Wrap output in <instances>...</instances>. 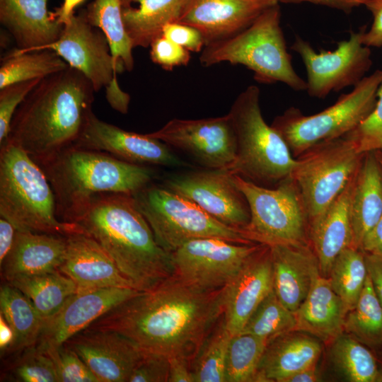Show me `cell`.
Here are the masks:
<instances>
[{"label": "cell", "mask_w": 382, "mask_h": 382, "mask_svg": "<svg viewBox=\"0 0 382 382\" xmlns=\"http://www.w3.org/2000/svg\"><path fill=\"white\" fill-rule=\"evenodd\" d=\"M361 250L366 253L382 255V215L364 238Z\"/></svg>", "instance_id": "obj_52"}, {"label": "cell", "mask_w": 382, "mask_h": 382, "mask_svg": "<svg viewBox=\"0 0 382 382\" xmlns=\"http://www.w3.org/2000/svg\"><path fill=\"white\" fill-rule=\"evenodd\" d=\"M48 0H0V23L23 53L56 41L64 27L47 9Z\"/></svg>", "instance_id": "obj_24"}, {"label": "cell", "mask_w": 382, "mask_h": 382, "mask_svg": "<svg viewBox=\"0 0 382 382\" xmlns=\"http://www.w3.org/2000/svg\"><path fill=\"white\" fill-rule=\"evenodd\" d=\"M85 0H64L60 7L52 11V16L62 25L69 22L74 15V8Z\"/></svg>", "instance_id": "obj_53"}, {"label": "cell", "mask_w": 382, "mask_h": 382, "mask_svg": "<svg viewBox=\"0 0 382 382\" xmlns=\"http://www.w3.org/2000/svg\"><path fill=\"white\" fill-rule=\"evenodd\" d=\"M17 229L7 219H0V265L11 251L15 241Z\"/></svg>", "instance_id": "obj_51"}, {"label": "cell", "mask_w": 382, "mask_h": 382, "mask_svg": "<svg viewBox=\"0 0 382 382\" xmlns=\"http://www.w3.org/2000/svg\"><path fill=\"white\" fill-rule=\"evenodd\" d=\"M294 313L279 300L272 290L258 305L241 332L249 333L267 342L282 334L295 330Z\"/></svg>", "instance_id": "obj_39"}, {"label": "cell", "mask_w": 382, "mask_h": 382, "mask_svg": "<svg viewBox=\"0 0 382 382\" xmlns=\"http://www.w3.org/2000/svg\"><path fill=\"white\" fill-rule=\"evenodd\" d=\"M151 61L166 71L186 66L191 59L190 52L162 35L150 45Z\"/></svg>", "instance_id": "obj_45"}, {"label": "cell", "mask_w": 382, "mask_h": 382, "mask_svg": "<svg viewBox=\"0 0 382 382\" xmlns=\"http://www.w3.org/2000/svg\"><path fill=\"white\" fill-rule=\"evenodd\" d=\"M162 35L190 52H201L205 47L204 37L197 29L178 22L167 24Z\"/></svg>", "instance_id": "obj_47"}, {"label": "cell", "mask_w": 382, "mask_h": 382, "mask_svg": "<svg viewBox=\"0 0 382 382\" xmlns=\"http://www.w3.org/2000/svg\"><path fill=\"white\" fill-rule=\"evenodd\" d=\"M381 85L382 69H378L326 109L306 115L291 107L275 117L271 126L296 158L314 144L344 137L356 128L374 110Z\"/></svg>", "instance_id": "obj_8"}, {"label": "cell", "mask_w": 382, "mask_h": 382, "mask_svg": "<svg viewBox=\"0 0 382 382\" xmlns=\"http://www.w3.org/2000/svg\"><path fill=\"white\" fill-rule=\"evenodd\" d=\"M322 352L320 340L297 330L270 340L260 361L255 381L285 382L291 376L316 366Z\"/></svg>", "instance_id": "obj_26"}, {"label": "cell", "mask_w": 382, "mask_h": 382, "mask_svg": "<svg viewBox=\"0 0 382 382\" xmlns=\"http://www.w3.org/2000/svg\"><path fill=\"white\" fill-rule=\"evenodd\" d=\"M46 49L54 51L70 66L81 71L96 92L106 87L110 105L120 112H127L129 97L118 86V71L108 41L100 30L86 20L81 11L64 25L56 41L37 50Z\"/></svg>", "instance_id": "obj_12"}, {"label": "cell", "mask_w": 382, "mask_h": 382, "mask_svg": "<svg viewBox=\"0 0 382 382\" xmlns=\"http://www.w3.org/2000/svg\"><path fill=\"white\" fill-rule=\"evenodd\" d=\"M261 245L216 238L189 241L170 253L174 275L202 290L221 289Z\"/></svg>", "instance_id": "obj_14"}, {"label": "cell", "mask_w": 382, "mask_h": 382, "mask_svg": "<svg viewBox=\"0 0 382 382\" xmlns=\"http://www.w3.org/2000/svg\"><path fill=\"white\" fill-rule=\"evenodd\" d=\"M66 249V236L17 230L13 247L0 265L1 277L7 282L57 271Z\"/></svg>", "instance_id": "obj_25"}, {"label": "cell", "mask_w": 382, "mask_h": 382, "mask_svg": "<svg viewBox=\"0 0 382 382\" xmlns=\"http://www.w3.org/2000/svg\"><path fill=\"white\" fill-rule=\"evenodd\" d=\"M95 93L70 66L42 79L16 110L6 140L37 164L49 160L76 143L93 112Z\"/></svg>", "instance_id": "obj_2"}, {"label": "cell", "mask_w": 382, "mask_h": 382, "mask_svg": "<svg viewBox=\"0 0 382 382\" xmlns=\"http://www.w3.org/2000/svg\"><path fill=\"white\" fill-rule=\"evenodd\" d=\"M330 344L331 362L347 381L382 382V363L368 347L345 332Z\"/></svg>", "instance_id": "obj_34"}, {"label": "cell", "mask_w": 382, "mask_h": 382, "mask_svg": "<svg viewBox=\"0 0 382 382\" xmlns=\"http://www.w3.org/2000/svg\"><path fill=\"white\" fill-rule=\"evenodd\" d=\"M133 196L157 243L169 254L189 241L203 238L256 244L245 231L221 223L166 187L148 185Z\"/></svg>", "instance_id": "obj_9"}, {"label": "cell", "mask_w": 382, "mask_h": 382, "mask_svg": "<svg viewBox=\"0 0 382 382\" xmlns=\"http://www.w3.org/2000/svg\"><path fill=\"white\" fill-rule=\"evenodd\" d=\"M364 252L354 247L343 250L335 259L328 279L348 311L353 309L367 277Z\"/></svg>", "instance_id": "obj_37"}, {"label": "cell", "mask_w": 382, "mask_h": 382, "mask_svg": "<svg viewBox=\"0 0 382 382\" xmlns=\"http://www.w3.org/2000/svg\"><path fill=\"white\" fill-rule=\"evenodd\" d=\"M344 332L376 354L382 349V306L369 275L355 307L347 313Z\"/></svg>", "instance_id": "obj_35"}, {"label": "cell", "mask_w": 382, "mask_h": 382, "mask_svg": "<svg viewBox=\"0 0 382 382\" xmlns=\"http://www.w3.org/2000/svg\"><path fill=\"white\" fill-rule=\"evenodd\" d=\"M169 359V376L168 382H195L190 361L183 356H173Z\"/></svg>", "instance_id": "obj_49"}, {"label": "cell", "mask_w": 382, "mask_h": 382, "mask_svg": "<svg viewBox=\"0 0 382 382\" xmlns=\"http://www.w3.org/2000/svg\"><path fill=\"white\" fill-rule=\"evenodd\" d=\"M41 79L18 82L0 88V145L8 137L16 110Z\"/></svg>", "instance_id": "obj_44"}, {"label": "cell", "mask_w": 382, "mask_h": 382, "mask_svg": "<svg viewBox=\"0 0 382 382\" xmlns=\"http://www.w3.org/2000/svg\"><path fill=\"white\" fill-rule=\"evenodd\" d=\"M187 0H135L137 8H122V19L134 48L148 47L168 23L178 22Z\"/></svg>", "instance_id": "obj_30"}, {"label": "cell", "mask_w": 382, "mask_h": 382, "mask_svg": "<svg viewBox=\"0 0 382 382\" xmlns=\"http://www.w3.org/2000/svg\"><path fill=\"white\" fill-rule=\"evenodd\" d=\"M273 290L270 247L262 244L224 288L223 320L231 336L240 333Z\"/></svg>", "instance_id": "obj_19"}, {"label": "cell", "mask_w": 382, "mask_h": 382, "mask_svg": "<svg viewBox=\"0 0 382 382\" xmlns=\"http://www.w3.org/2000/svg\"><path fill=\"white\" fill-rule=\"evenodd\" d=\"M368 275L382 306V255L364 253Z\"/></svg>", "instance_id": "obj_50"}, {"label": "cell", "mask_w": 382, "mask_h": 382, "mask_svg": "<svg viewBox=\"0 0 382 382\" xmlns=\"http://www.w3.org/2000/svg\"><path fill=\"white\" fill-rule=\"evenodd\" d=\"M0 309V314L14 334L13 343L4 354H18L35 346L45 320L31 301L20 290L6 282L1 286Z\"/></svg>", "instance_id": "obj_31"}, {"label": "cell", "mask_w": 382, "mask_h": 382, "mask_svg": "<svg viewBox=\"0 0 382 382\" xmlns=\"http://www.w3.org/2000/svg\"><path fill=\"white\" fill-rule=\"evenodd\" d=\"M347 313L345 303L333 290L328 277L320 275L294 313L295 330L330 343L344 332Z\"/></svg>", "instance_id": "obj_28"}, {"label": "cell", "mask_w": 382, "mask_h": 382, "mask_svg": "<svg viewBox=\"0 0 382 382\" xmlns=\"http://www.w3.org/2000/svg\"><path fill=\"white\" fill-rule=\"evenodd\" d=\"M42 351L52 359L58 382H99L79 356L64 345Z\"/></svg>", "instance_id": "obj_42"}, {"label": "cell", "mask_w": 382, "mask_h": 382, "mask_svg": "<svg viewBox=\"0 0 382 382\" xmlns=\"http://www.w3.org/2000/svg\"><path fill=\"white\" fill-rule=\"evenodd\" d=\"M9 368L16 381L58 382L52 359L35 345L18 353Z\"/></svg>", "instance_id": "obj_41"}, {"label": "cell", "mask_w": 382, "mask_h": 382, "mask_svg": "<svg viewBox=\"0 0 382 382\" xmlns=\"http://www.w3.org/2000/svg\"><path fill=\"white\" fill-rule=\"evenodd\" d=\"M77 224L137 291L150 290L174 274L170 254L157 243L133 195L96 197Z\"/></svg>", "instance_id": "obj_3"}, {"label": "cell", "mask_w": 382, "mask_h": 382, "mask_svg": "<svg viewBox=\"0 0 382 382\" xmlns=\"http://www.w3.org/2000/svg\"><path fill=\"white\" fill-rule=\"evenodd\" d=\"M376 354L377 355L378 358L379 359V360L382 363V349L381 351H379L378 352H377Z\"/></svg>", "instance_id": "obj_60"}, {"label": "cell", "mask_w": 382, "mask_h": 382, "mask_svg": "<svg viewBox=\"0 0 382 382\" xmlns=\"http://www.w3.org/2000/svg\"><path fill=\"white\" fill-rule=\"evenodd\" d=\"M232 177L249 205L250 219L244 231L251 241L268 245L311 244L308 214L291 175L274 187Z\"/></svg>", "instance_id": "obj_10"}, {"label": "cell", "mask_w": 382, "mask_h": 382, "mask_svg": "<svg viewBox=\"0 0 382 382\" xmlns=\"http://www.w3.org/2000/svg\"><path fill=\"white\" fill-rule=\"evenodd\" d=\"M169 376L168 357L144 352L128 382H166Z\"/></svg>", "instance_id": "obj_46"}, {"label": "cell", "mask_w": 382, "mask_h": 382, "mask_svg": "<svg viewBox=\"0 0 382 382\" xmlns=\"http://www.w3.org/2000/svg\"><path fill=\"white\" fill-rule=\"evenodd\" d=\"M74 146L105 152L137 165L180 164V161L164 142L147 134L128 132L104 122L98 119L93 112Z\"/></svg>", "instance_id": "obj_18"}, {"label": "cell", "mask_w": 382, "mask_h": 382, "mask_svg": "<svg viewBox=\"0 0 382 382\" xmlns=\"http://www.w3.org/2000/svg\"><path fill=\"white\" fill-rule=\"evenodd\" d=\"M14 340L13 332L4 316L0 314V349L4 354L12 345Z\"/></svg>", "instance_id": "obj_55"}, {"label": "cell", "mask_w": 382, "mask_h": 382, "mask_svg": "<svg viewBox=\"0 0 382 382\" xmlns=\"http://www.w3.org/2000/svg\"><path fill=\"white\" fill-rule=\"evenodd\" d=\"M123 8L131 6L132 2H135V0H121Z\"/></svg>", "instance_id": "obj_58"}, {"label": "cell", "mask_w": 382, "mask_h": 382, "mask_svg": "<svg viewBox=\"0 0 382 382\" xmlns=\"http://www.w3.org/2000/svg\"><path fill=\"white\" fill-rule=\"evenodd\" d=\"M59 271L75 282L77 293L110 287L134 289L102 246L86 233L66 236Z\"/></svg>", "instance_id": "obj_22"}, {"label": "cell", "mask_w": 382, "mask_h": 382, "mask_svg": "<svg viewBox=\"0 0 382 382\" xmlns=\"http://www.w3.org/2000/svg\"><path fill=\"white\" fill-rule=\"evenodd\" d=\"M354 177L325 212L310 224V243L323 277H328L332 265L340 252L354 247L350 200Z\"/></svg>", "instance_id": "obj_27"}, {"label": "cell", "mask_w": 382, "mask_h": 382, "mask_svg": "<svg viewBox=\"0 0 382 382\" xmlns=\"http://www.w3.org/2000/svg\"><path fill=\"white\" fill-rule=\"evenodd\" d=\"M316 366L303 369L288 378L285 382H316L320 380Z\"/></svg>", "instance_id": "obj_56"}, {"label": "cell", "mask_w": 382, "mask_h": 382, "mask_svg": "<svg viewBox=\"0 0 382 382\" xmlns=\"http://www.w3.org/2000/svg\"><path fill=\"white\" fill-rule=\"evenodd\" d=\"M38 165L53 190L57 217L77 223L103 194L134 195L149 185L154 172L112 155L72 146Z\"/></svg>", "instance_id": "obj_4"}, {"label": "cell", "mask_w": 382, "mask_h": 382, "mask_svg": "<svg viewBox=\"0 0 382 382\" xmlns=\"http://www.w3.org/2000/svg\"><path fill=\"white\" fill-rule=\"evenodd\" d=\"M7 283L24 294L45 321L56 315L77 293L75 282L59 270L22 276Z\"/></svg>", "instance_id": "obj_33"}, {"label": "cell", "mask_w": 382, "mask_h": 382, "mask_svg": "<svg viewBox=\"0 0 382 382\" xmlns=\"http://www.w3.org/2000/svg\"><path fill=\"white\" fill-rule=\"evenodd\" d=\"M149 136L183 150L213 170H226L233 162L236 139L231 117L173 119Z\"/></svg>", "instance_id": "obj_15"}, {"label": "cell", "mask_w": 382, "mask_h": 382, "mask_svg": "<svg viewBox=\"0 0 382 382\" xmlns=\"http://www.w3.org/2000/svg\"><path fill=\"white\" fill-rule=\"evenodd\" d=\"M365 28L352 31L347 40L337 42L333 50L316 52L311 45L296 36L291 50L297 53L307 73L306 91L311 97L323 99L331 92L354 86L372 66L370 47L364 45L361 36Z\"/></svg>", "instance_id": "obj_13"}, {"label": "cell", "mask_w": 382, "mask_h": 382, "mask_svg": "<svg viewBox=\"0 0 382 382\" xmlns=\"http://www.w3.org/2000/svg\"><path fill=\"white\" fill-rule=\"evenodd\" d=\"M231 337L221 317L219 325L196 357L192 368L195 382H226V361Z\"/></svg>", "instance_id": "obj_40"}, {"label": "cell", "mask_w": 382, "mask_h": 382, "mask_svg": "<svg viewBox=\"0 0 382 382\" xmlns=\"http://www.w3.org/2000/svg\"><path fill=\"white\" fill-rule=\"evenodd\" d=\"M346 136L352 140L359 153L382 151V85L374 110Z\"/></svg>", "instance_id": "obj_43"}, {"label": "cell", "mask_w": 382, "mask_h": 382, "mask_svg": "<svg viewBox=\"0 0 382 382\" xmlns=\"http://www.w3.org/2000/svg\"><path fill=\"white\" fill-rule=\"evenodd\" d=\"M381 164L382 165V151H374Z\"/></svg>", "instance_id": "obj_59"}, {"label": "cell", "mask_w": 382, "mask_h": 382, "mask_svg": "<svg viewBox=\"0 0 382 382\" xmlns=\"http://www.w3.org/2000/svg\"><path fill=\"white\" fill-rule=\"evenodd\" d=\"M270 247L273 290L282 303L295 313L321 275L317 256L311 244H274Z\"/></svg>", "instance_id": "obj_23"}, {"label": "cell", "mask_w": 382, "mask_h": 382, "mask_svg": "<svg viewBox=\"0 0 382 382\" xmlns=\"http://www.w3.org/2000/svg\"><path fill=\"white\" fill-rule=\"evenodd\" d=\"M199 59L207 67L222 62L243 65L260 83H282L296 91H306V81L296 72L287 50L279 4L241 33L206 45Z\"/></svg>", "instance_id": "obj_6"}, {"label": "cell", "mask_w": 382, "mask_h": 382, "mask_svg": "<svg viewBox=\"0 0 382 382\" xmlns=\"http://www.w3.org/2000/svg\"><path fill=\"white\" fill-rule=\"evenodd\" d=\"M365 6L371 13L372 24L361 36L362 43L369 47H382V0H370Z\"/></svg>", "instance_id": "obj_48"}, {"label": "cell", "mask_w": 382, "mask_h": 382, "mask_svg": "<svg viewBox=\"0 0 382 382\" xmlns=\"http://www.w3.org/2000/svg\"><path fill=\"white\" fill-rule=\"evenodd\" d=\"M382 215V165L374 151L364 154L355 175L350 200L354 247L361 250L364 238Z\"/></svg>", "instance_id": "obj_29"}, {"label": "cell", "mask_w": 382, "mask_h": 382, "mask_svg": "<svg viewBox=\"0 0 382 382\" xmlns=\"http://www.w3.org/2000/svg\"><path fill=\"white\" fill-rule=\"evenodd\" d=\"M0 215L18 231L66 236L86 233L58 219L52 186L41 167L21 147L0 145Z\"/></svg>", "instance_id": "obj_5"}, {"label": "cell", "mask_w": 382, "mask_h": 382, "mask_svg": "<svg viewBox=\"0 0 382 382\" xmlns=\"http://www.w3.org/2000/svg\"><path fill=\"white\" fill-rule=\"evenodd\" d=\"M255 85L237 96L228 114L236 139L233 162L226 169L257 185L274 187L291 175L296 163L281 135L265 121Z\"/></svg>", "instance_id": "obj_7"}, {"label": "cell", "mask_w": 382, "mask_h": 382, "mask_svg": "<svg viewBox=\"0 0 382 382\" xmlns=\"http://www.w3.org/2000/svg\"><path fill=\"white\" fill-rule=\"evenodd\" d=\"M63 345L79 356L99 382H128L144 354L128 337L112 330L87 328Z\"/></svg>", "instance_id": "obj_17"}, {"label": "cell", "mask_w": 382, "mask_h": 382, "mask_svg": "<svg viewBox=\"0 0 382 382\" xmlns=\"http://www.w3.org/2000/svg\"><path fill=\"white\" fill-rule=\"evenodd\" d=\"M279 3V0H187L178 22L197 29L206 46L241 33Z\"/></svg>", "instance_id": "obj_21"}, {"label": "cell", "mask_w": 382, "mask_h": 382, "mask_svg": "<svg viewBox=\"0 0 382 382\" xmlns=\"http://www.w3.org/2000/svg\"><path fill=\"white\" fill-rule=\"evenodd\" d=\"M121 0H93L82 9L86 20L105 35L118 73L131 71L134 60L132 42L122 19Z\"/></svg>", "instance_id": "obj_32"}, {"label": "cell", "mask_w": 382, "mask_h": 382, "mask_svg": "<svg viewBox=\"0 0 382 382\" xmlns=\"http://www.w3.org/2000/svg\"><path fill=\"white\" fill-rule=\"evenodd\" d=\"M267 342L249 333L231 336L226 361V382L255 381Z\"/></svg>", "instance_id": "obj_38"}, {"label": "cell", "mask_w": 382, "mask_h": 382, "mask_svg": "<svg viewBox=\"0 0 382 382\" xmlns=\"http://www.w3.org/2000/svg\"><path fill=\"white\" fill-rule=\"evenodd\" d=\"M364 154L345 135L318 142L295 158L291 177L301 194L309 225L355 175Z\"/></svg>", "instance_id": "obj_11"}, {"label": "cell", "mask_w": 382, "mask_h": 382, "mask_svg": "<svg viewBox=\"0 0 382 382\" xmlns=\"http://www.w3.org/2000/svg\"><path fill=\"white\" fill-rule=\"evenodd\" d=\"M139 291L110 287L76 293L60 311L47 320L35 346L41 350L62 345L103 314Z\"/></svg>", "instance_id": "obj_20"}, {"label": "cell", "mask_w": 382, "mask_h": 382, "mask_svg": "<svg viewBox=\"0 0 382 382\" xmlns=\"http://www.w3.org/2000/svg\"><path fill=\"white\" fill-rule=\"evenodd\" d=\"M280 3L284 4H302L310 3L313 4H318V0H279Z\"/></svg>", "instance_id": "obj_57"}, {"label": "cell", "mask_w": 382, "mask_h": 382, "mask_svg": "<svg viewBox=\"0 0 382 382\" xmlns=\"http://www.w3.org/2000/svg\"><path fill=\"white\" fill-rule=\"evenodd\" d=\"M69 64L51 50L23 53L10 52L1 59L0 88L37 79H43L69 67Z\"/></svg>", "instance_id": "obj_36"}, {"label": "cell", "mask_w": 382, "mask_h": 382, "mask_svg": "<svg viewBox=\"0 0 382 382\" xmlns=\"http://www.w3.org/2000/svg\"><path fill=\"white\" fill-rule=\"evenodd\" d=\"M168 189L195 202L221 223L245 231L250 219L247 199L226 170L190 173L166 180Z\"/></svg>", "instance_id": "obj_16"}, {"label": "cell", "mask_w": 382, "mask_h": 382, "mask_svg": "<svg viewBox=\"0 0 382 382\" xmlns=\"http://www.w3.org/2000/svg\"><path fill=\"white\" fill-rule=\"evenodd\" d=\"M224 288L205 291L175 275L139 291L88 328L117 332L143 352L190 360L223 316Z\"/></svg>", "instance_id": "obj_1"}, {"label": "cell", "mask_w": 382, "mask_h": 382, "mask_svg": "<svg viewBox=\"0 0 382 382\" xmlns=\"http://www.w3.org/2000/svg\"><path fill=\"white\" fill-rule=\"evenodd\" d=\"M370 0H318V4L349 13L359 6H365Z\"/></svg>", "instance_id": "obj_54"}]
</instances>
